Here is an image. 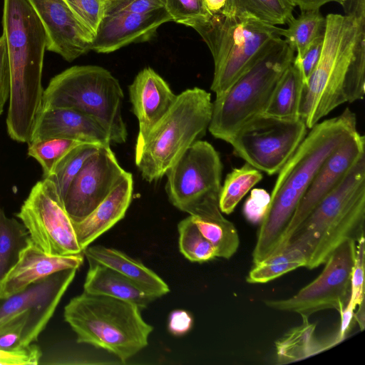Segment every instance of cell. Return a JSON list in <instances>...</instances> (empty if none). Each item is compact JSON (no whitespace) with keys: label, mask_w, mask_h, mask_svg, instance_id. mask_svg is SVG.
I'll return each instance as SVG.
<instances>
[{"label":"cell","mask_w":365,"mask_h":365,"mask_svg":"<svg viewBox=\"0 0 365 365\" xmlns=\"http://www.w3.org/2000/svg\"><path fill=\"white\" fill-rule=\"evenodd\" d=\"M356 114L346 108L339 115L317 123L278 172L270 202L261 221L252 252L256 264L279 248L286 228L316 173L339 146L357 133Z\"/></svg>","instance_id":"6da1fadb"},{"label":"cell","mask_w":365,"mask_h":365,"mask_svg":"<svg viewBox=\"0 0 365 365\" xmlns=\"http://www.w3.org/2000/svg\"><path fill=\"white\" fill-rule=\"evenodd\" d=\"M2 26L11 79L7 133L14 141L29 143L42 107L47 36L27 0H3Z\"/></svg>","instance_id":"7a4b0ae2"},{"label":"cell","mask_w":365,"mask_h":365,"mask_svg":"<svg viewBox=\"0 0 365 365\" xmlns=\"http://www.w3.org/2000/svg\"><path fill=\"white\" fill-rule=\"evenodd\" d=\"M364 220L365 155H363L315 206L286 244L291 243L300 248L307 259L305 267L315 269L324 264L342 242L347 240L356 241L364 234Z\"/></svg>","instance_id":"3957f363"},{"label":"cell","mask_w":365,"mask_h":365,"mask_svg":"<svg viewBox=\"0 0 365 365\" xmlns=\"http://www.w3.org/2000/svg\"><path fill=\"white\" fill-rule=\"evenodd\" d=\"M63 317L78 343L103 350L122 364L148 346L153 329L137 305L85 292L70 300Z\"/></svg>","instance_id":"277c9868"},{"label":"cell","mask_w":365,"mask_h":365,"mask_svg":"<svg viewBox=\"0 0 365 365\" xmlns=\"http://www.w3.org/2000/svg\"><path fill=\"white\" fill-rule=\"evenodd\" d=\"M294 53L282 37L270 40L250 66L216 96L208 127L212 135L227 143L242 124L264 113Z\"/></svg>","instance_id":"5b68a950"},{"label":"cell","mask_w":365,"mask_h":365,"mask_svg":"<svg viewBox=\"0 0 365 365\" xmlns=\"http://www.w3.org/2000/svg\"><path fill=\"white\" fill-rule=\"evenodd\" d=\"M212 112L211 95L195 87L178 95L164 117L144 141L135 145V165L149 182L160 180L185 151L208 129Z\"/></svg>","instance_id":"8992f818"},{"label":"cell","mask_w":365,"mask_h":365,"mask_svg":"<svg viewBox=\"0 0 365 365\" xmlns=\"http://www.w3.org/2000/svg\"><path fill=\"white\" fill-rule=\"evenodd\" d=\"M193 29L212 56L210 89L216 96L224 93L250 66L270 40L281 36L282 30L248 12L235 10L211 14Z\"/></svg>","instance_id":"52a82bcc"},{"label":"cell","mask_w":365,"mask_h":365,"mask_svg":"<svg viewBox=\"0 0 365 365\" xmlns=\"http://www.w3.org/2000/svg\"><path fill=\"white\" fill-rule=\"evenodd\" d=\"M123 98L119 81L107 69L92 65L74 66L50 80L43 91L42 107L81 112L97 120L111 142L123 143L128 136L122 115Z\"/></svg>","instance_id":"ba28073f"},{"label":"cell","mask_w":365,"mask_h":365,"mask_svg":"<svg viewBox=\"0 0 365 365\" xmlns=\"http://www.w3.org/2000/svg\"><path fill=\"white\" fill-rule=\"evenodd\" d=\"M319 61L304 87L300 116L308 129L347 102L346 80L352 62L359 23L348 16L329 14Z\"/></svg>","instance_id":"9c48e42d"},{"label":"cell","mask_w":365,"mask_h":365,"mask_svg":"<svg viewBox=\"0 0 365 365\" xmlns=\"http://www.w3.org/2000/svg\"><path fill=\"white\" fill-rule=\"evenodd\" d=\"M222 172L218 152L208 142L197 140L165 173L169 201L192 216L220 210Z\"/></svg>","instance_id":"30bf717a"},{"label":"cell","mask_w":365,"mask_h":365,"mask_svg":"<svg viewBox=\"0 0 365 365\" xmlns=\"http://www.w3.org/2000/svg\"><path fill=\"white\" fill-rule=\"evenodd\" d=\"M302 118L259 114L242 124L228 140L235 155L269 175L278 173L307 135Z\"/></svg>","instance_id":"8fae6325"},{"label":"cell","mask_w":365,"mask_h":365,"mask_svg":"<svg viewBox=\"0 0 365 365\" xmlns=\"http://www.w3.org/2000/svg\"><path fill=\"white\" fill-rule=\"evenodd\" d=\"M16 216L31 240L46 254L72 255L83 252L73 222L51 179L43 178L32 187Z\"/></svg>","instance_id":"7c38bea8"},{"label":"cell","mask_w":365,"mask_h":365,"mask_svg":"<svg viewBox=\"0 0 365 365\" xmlns=\"http://www.w3.org/2000/svg\"><path fill=\"white\" fill-rule=\"evenodd\" d=\"M356 242L347 240L329 257L321 274L294 296L264 301L273 309L309 317L319 311L334 309L339 313L346 306L356 255Z\"/></svg>","instance_id":"4fadbf2b"},{"label":"cell","mask_w":365,"mask_h":365,"mask_svg":"<svg viewBox=\"0 0 365 365\" xmlns=\"http://www.w3.org/2000/svg\"><path fill=\"white\" fill-rule=\"evenodd\" d=\"M125 173L110 145H101L86 161L63 199L72 222H81L91 213Z\"/></svg>","instance_id":"5bb4252c"},{"label":"cell","mask_w":365,"mask_h":365,"mask_svg":"<svg viewBox=\"0 0 365 365\" xmlns=\"http://www.w3.org/2000/svg\"><path fill=\"white\" fill-rule=\"evenodd\" d=\"M364 136L357 132L323 162L300 200L276 252L287 243L315 206L341 182L356 162L364 155Z\"/></svg>","instance_id":"9a60e30c"},{"label":"cell","mask_w":365,"mask_h":365,"mask_svg":"<svg viewBox=\"0 0 365 365\" xmlns=\"http://www.w3.org/2000/svg\"><path fill=\"white\" fill-rule=\"evenodd\" d=\"M47 36L49 51L71 62L91 51L93 38L63 0H27Z\"/></svg>","instance_id":"2e32d148"},{"label":"cell","mask_w":365,"mask_h":365,"mask_svg":"<svg viewBox=\"0 0 365 365\" xmlns=\"http://www.w3.org/2000/svg\"><path fill=\"white\" fill-rule=\"evenodd\" d=\"M173 21L166 9L143 14L118 13L104 16L91 50L107 53L128 44L149 40L162 24Z\"/></svg>","instance_id":"e0dca14e"},{"label":"cell","mask_w":365,"mask_h":365,"mask_svg":"<svg viewBox=\"0 0 365 365\" xmlns=\"http://www.w3.org/2000/svg\"><path fill=\"white\" fill-rule=\"evenodd\" d=\"M83 252L72 255H48L30 239L21 250L16 262L0 281V297L21 292L55 272L78 269L83 263Z\"/></svg>","instance_id":"ac0fdd59"},{"label":"cell","mask_w":365,"mask_h":365,"mask_svg":"<svg viewBox=\"0 0 365 365\" xmlns=\"http://www.w3.org/2000/svg\"><path fill=\"white\" fill-rule=\"evenodd\" d=\"M129 96L133 113L138 121V145L170 109L178 95L153 68H145L129 86Z\"/></svg>","instance_id":"d6986e66"},{"label":"cell","mask_w":365,"mask_h":365,"mask_svg":"<svg viewBox=\"0 0 365 365\" xmlns=\"http://www.w3.org/2000/svg\"><path fill=\"white\" fill-rule=\"evenodd\" d=\"M49 138H63L100 145H110L111 142L104 128L91 116L71 108L42 107L31 142Z\"/></svg>","instance_id":"ffe728a7"},{"label":"cell","mask_w":365,"mask_h":365,"mask_svg":"<svg viewBox=\"0 0 365 365\" xmlns=\"http://www.w3.org/2000/svg\"><path fill=\"white\" fill-rule=\"evenodd\" d=\"M133 178L125 171L106 198L85 219L73 222L82 250L123 219L130 204Z\"/></svg>","instance_id":"44dd1931"},{"label":"cell","mask_w":365,"mask_h":365,"mask_svg":"<svg viewBox=\"0 0 365 365\" xmlns=\"http://www.w3.org/2000/svg\"><path fill=\"white\" fill-rule=\"evenodd\" d=\"M88 261L83 292L130 302L140 309L158 298L113 269L91 259Z\"/></svg>","instance_id":"7402d4cb"},{"label":"cell","mask_w":365,"mask_h":365,"mask_svg":"<svg viewBox=\"0 0 365 365\" xmlns=\"http://www.w3.org/2000/svg\"><path fill=\"white\" fill-rule=\"evenodd\" d=\"M77 269H69L55 272L43 292L36 298L27 311V318L18 348L36 342L53 316L68 287L73 282Z\"/></svg>","instance_id":"603a6c76"},{"label":"cell","mask_w":365,"mask_h":365,"mask_svg":"<svg viewBox=\"0 0 365 365\" xmlns=\"http://www.w3.org/2000/svg\"><path fill=\"white\" fill-rule=\"evenodd\" d=\"M87 259L107 266L158 298L170 292L167 283L140 262L123 252L103 245L88 246L83 250Z\"/></svg>","instance_id":"cb8c5ba5"},{"label":"cell","mask_w":365,"mask_h":365,"mask_svg":"<svg viewBox=\"0 0 365 365\" xmlns=\"http://www.w3.org/2000/svg\"><path fill=\"white\" fill-rule=\"evenodd\" d=\"M301 317L302 324L291 329L275 342L277 361L279 364L307 359L342 341L337 333L326 339H317L315 336L316 324L309 321V317Z\"/></svg>","instance_id":"d4e9b609"},{"label":"cell","mask_w":365,"mask_h":365,"mask_svg":"<svg viewBox=\"0 0 365 365\" xmlns=\"http://www.w3.org/2000/svg\"><path fill=\"white\" fill-rule=\"evenodd\" d=\"M304 85L302 72L292 61L279 81L264 113L289 120L301 118L300 108Z\"/></svg>","instance_id":"484cf974"},{"label":"cell","mask_w":365,"mask_h":365,"mask_svg":"<svg viewBox=\"0 0 365 365\" xmlns=\"http://www.w3.org/2000/svg\"><path fill=\"white\" fill-rule=\"evenodd\" d=\"M190 216L202 235L215 247L217 257L228 259L236 253L240 245L237 230L220 210L202 216Z\"/></svg>","instance_id":"4316f807"},{"label":"cell","mask_w":365,"mask_h":365,"mask_svg":"<svg viewBox=\"0 0 365 365\" xmlns=\"http://www.w3.org/2000/svg\"><path fill=\"white\" fill-rule=\"evenodd\" d=\"M307 262L304 253L297 246L287 243L279 250L254 264L246 281L251 284H262L272 281Z\"/></svg>","instance_id":"83f0119b"},{"label":"cell","mask_w":365,"mask_h":365,"mask_svg":"<svg viewBox=\"0 0 365 365\" xmlns=\"http://www.w3.org/2000/svg\"><path fill=\"white\" fill-rule=\"evenodd\" d=\"M288 28H282L280 35L288 45L301 57L312 42L325 31L326 18L319 9L302 11L297 18L292 19Z\"/></svg>","instance_id":"f1b7e54d"},{"label":"cell","mask_w":365,"mask_h":365,"mask_svg":"<svg viewBox=\"0 0 365 365\" xmlns=\"http://www.w3.org/2000/svg\"><path fill=\"white\" fill-rule=\"evenodd\" d=\"M29 240L21 222L8 217L0 205V281L16 262L21 250Z\"/></svg>","instance_id":"f546056e"},{"label":"cell","mask_w":365,"mask_h":365,"mask_svg":"<svg viewBox=\"0 0 365 365\" xmlns=\"http://www.w3.org/2000/svg\"><path fill=\"white\" fill-rule=\"evenodd\" d=\"M263 178L261 172L245 163L229 173L221 187L219 207L224 214H231L245 195Z\"/></svg>","instance_id":"4dcf8cb0"},{"label":"cell","mask_w":365,"mask_h":365,"mask_svg":"<svg viewBox=\"0 0 365 365\" xmlns=\"http://www.w3.org/2000/svg\"><path fill=\"white\" fill-rule=\"evenodd\" d=\"M294 7L290 0H227L222 11H246L267 24L277 26L287 24L294 18Z\"/></svg>","instance_id":"1f68e13d"},{"label":"cell","mask_w":365,"mask_h":365,"mask_svg":"<svg viewBox=\"0 0 365 365\" xmlns=\"http://www.w3.org/2000/svg\"><path fill=\"white\" fill-rule=\"evenodd\" d=\"M364 235H361L356 242V255L351 277L350 294L348 303L341 312V324L338 331L341 339H344L354 319V310L364 302Z\"/></svg>","instance_id":"d6a6232c"},{"label":"cell","mask_w":365,"mask_h":365,"mask_svg":"<svg viewBox=\"0 0 365 365\" xmlns=\"http://www.w3.org/2000/svg\"><path fill=\"white\" fill-rule=\"evenodd\" d=\"M101 145L93 143H81L69 150L57 163L49 178L55 184L63 199L71 182L81 170L86 161Z\"/></svg>","instance_id":"836d02e7"},{"label":"cell","mask_w":365,"mask_h":365,"mask_svg":"<svg viewBox=\"0 0 365 365\" xmlns=\"http://www.w3.org/2000/svg\"><path fill=\"white\" fill-rule=\"evenodd\" d=\"M179 250L193 262L202 263L217 257L215 247L202 235L189 215L178 225Z\"/></svg>","instance_id":"e575fe53"},{"label":"cell","mask_w":365,"mask_h":365,"mask_svg":"<svg viewBox=\"0 0 365 365\" xmlns=\"http://www.w3.org/2000/svg\"><path fill=\"white\" fill-rule=\"evenodd\" d=\"M84 143L63 139L49 138L28 143V155L41 165L43 178L51 176L59 160L72 148Z\"/></svg>","instance_id":"d590c367"},{"label":"cell","mask_w":365,"mask_h":365,"mask_svg":"<svg viewBox=\"0 0 365 365\" xmlns=\"http://www.w3.org/2000/svg\"><path fill=\"white\" fill-rule=\"evenodd\" d=\"M49 276L31 284L21 292L0 297V327L29 309L47 287Z\"/></svg>","instance_id":"8d00e7d4"},{"label":"cell","mask_w":365,"mask_h":365,"mask_svg":"<svg viewBox=\"0 0 365 365\" xmlns=\"http://www.w3.org/2000/svg\"><path fill=\"white\" fill-rule=\"evenodd\" d=\"M365 26L359 28L354 55L346 80V98L352 103L364 98L365 91Z\"/></svg>","instance_id":"74e56055"},{"label":"cell","mask_w":365,"mask_h":365,"mask_svg":"<svg viewBox=\"0 0 365 365\" xmlns=\"http://www.w3.org/2000/svg\"><path fill=\"white\" fill-rule=\"evenodd\" d=\"M165 8L173 21L193 28L211 15L204 0H165Z\"/></svg>","instance_id":"f35d334b"},{"label":"cell","mask_w":365,"mask_h":365,"mask_svg":"<svg viewBox=\"0 0 365 365\" xmlns=\"http://www.w3.org/2000/svg\"><path fill=\"white\" fill-rule=\"evenodd\" d=\"M78 22L94 37L105 15V0H63Z\"/></svg>","instance_id":"ab89813d"},{"label":"cell","mask_w":365,"mask_h":365,"mask_svg":"<svg viewBox=\"0 0 365 365\" xmlns=\"http://www.w3.org/2000/svg\"><path fill=\"white\" fill-rule=\"evenodd\" d=\"M165 0H105V15L118 13L143 14L165 7Z\"/></svg>","instance_id":"60d3db41"},{"label":"cell","mask_w":365,"mask_h":365,"mask_svg":"<svg viewBox=\"0 0 365 365\" xmlns=\"http://www.w3.org/2000/svg\"><path fill=\"white\" fill-rule=\"evenodd\" d=\"M270 202V194L262 188L251 190L243 205V213L252 223H260L266 215Z\"/></svg>","instance_id":"b9f144b4"},{"label":"cell","mask_w":365,"mask_h":365,"mask_svg":"<svg viewBox=\"0 0 365 365\" xmlns=\"http://www.w3.org/2000/svg\"><path fill=\"white\" fill-rule=\"evenodd\" d=\"M41 357V349L34 343L13 350L0 348V365H36Z\"/></svg>","instance_id":"7bdbcfd3"},{"label":"cell","mask_w":365,"mask_h":365,"mask_svg":"<svg viewBox=\"0 0 365 365\" xmlns=\"http://www.w3.org/2000/svg\"><path fill=\"white\" fill-rule=\"evenodd\" d=\"M27 311L0 327L1 349L6 350L19 349V344L27 318Z\"/></svg>","instance_id":"ee69618b"},{"label":"cell","mask_w":365,"mask_h":365,"mask_svg":"<svg viewBox=\"0 0 365 365\" xmlns=\"http://www.w3.org/2000/svg\"><path fill=\"white\" fill-rule=\"evenodd\" d=\"M324 37V33L319 35L312 42L301 57H297L296 56L294 57L293 62L299 68L304 79L305 84L320 58L323 47Z\"/></svg>","instance_id":"f6af8a7d"},{"label":"cell","mask_w":365,"mask_h":365,"mask_svg":"<svg viewBox=\"0 0 365 365\" xmlns=\"http://www.w3.org/2000/svg\"><path fill=\"white\" fill-rule=\"evenodd\" d=\"M11 91L10 68L5 38L0 36V115L6 103L9 100Z\"/></svg>","instance_id":"bcb514c9"},{"label":"cell","mask_w":365,"mask_h":365,"mask_svg":"<svg viewBox=\"0 0 365 365\" xmlns=\"http://www.w3.org/2000/svg\"><path fill=\"white\" fill-rule=\"evenodd\" d=\"M193 319L187 311H173L168 318V330L175 336H182L188 332L192 327Z\"/></svg>","instance_id":"7dc6e473"},{"label":"cell","mask_w":365,"mask_h":365,"mask_svg":"<svg viewBox=\"0 0 365 365\" xmlns=\"http://www.w3.org/2000/svg\"><path fill=\"white\" fill-rule=\"evenodd\" d=\"M342 6L345 16L365 24V0H344Z\"/></svg>","instance_id":"c3c4849f"},{"label":"cell","mask_w":365,"mask_h":365,"mask_svg":"<svg viewBox=\"0 0 365 365\" xmlns=\"http://www.w3.org/2000/svg\"><path fill=\"white\" fill-rule=\"evenodd\" d=\"M292 4L297 6L302 11L312 9H319L325 4L336 2L342 5L344 0H290Z\"/></svg>","instance_id":"681fc988"},{"label":"cell","mask_w":365,"mask_h":365,"mask_svg":"<svg viewBox=\"0 0 365 365\" xmlns=\"http://www.w3.org/2000/svg\"><path fill=\"white\" fill-rule=\"evenodd\" d=\"M227 0H204V3L210 14L220 13L225 7Z\"/></svg>","instance_id":"f907efd6"},{"label":"cell","mask_w":365,"mask_h":365,"mask_svg":"<svg viewBox=\"0 0 365 365\" xmlns=\"http://www.w3.org/2000/svg\"><path fill=\"white\" fill-rule=\"evenodd\" d=\"M359 307V310L354 314V319L358 322L362 331L364 329V302Z\"/></svg>","instance_id":"816d5d0a"}]
</instances>
